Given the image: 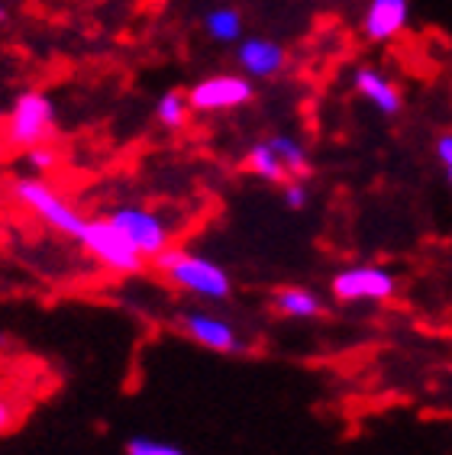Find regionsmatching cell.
<instances>
[{
    "label": "cell",
    "mask_w": 452,
    "mask_h": 455,
    "mask_svg": "<svg viewBox=\"0 0 452 455\" xmlns=\"http://www.w3.org/2000/svg\"><path fill=\"white\" fill-rule=\"evenodd\" d=\"M152 268L165 275V281L172 288L184 291L198 300H207V304H226L233 298V278L223 265H217L207 255L188 252V249H165L162 255L152 259Z\"/></svg>",
    "instance_id": "1"
},
{
    "label": "cell",
    "mask_w": 452,
    "mask_h": 455,
    "mask_svg": "<svg viewBox=\"0 0 452 455\" xmlns=\"http://www.w3.org/2000/svg\"><path fill=\"white\" fill-rule=\"evenodd\" d=\"M10 194H13V201H17L23 211L39 217L49 229H55V233L78 243L87 217L75 211L69 197L55 191L52 184H45L43 178H17V181L10 184Z\"/></svg>",
    "instance_id": "2"
},
{
    "label": "cell",
    "mask_w": 452,
    "mask_h": 455,
    "mask_svg": "<svg viewBox=\"0 0 452 455\" xmlns=\"http://www.w3.org/2000/svg\"><path fill=\"white\" fill-rule=\"evenodd\" d=\"M59 132V114H55L52 97L45 91H23L17 94L7 116V142L17 149L49 146Z\"/></svg>",
    "instance_id": "3"
},
{
    "label": "cell",
    "mask_w": 452,
    "mask_h": 455,
    "mask_svg": "<svg viewBox=\"0 0 452 455\" xmlns=\"http://www.w3.org/2000/svg\"><path fill=\"white\" fill-rule=\"evenodd\" d=\"M78 245L97 265H104L107 272L113 275H140L146 268V259L133 249L130 239L123 236L107 217L87 220L78 236Z\"/></svg>",
    "instance_id": "4"
},
{
    "label": "cell",
    "mask_w": 452,
    "mask_h": 455,
    "mask_svg": "<svg viewBox=\"0 0 452 455\" xmlns=\"http://www.w3.org/2000/svg\"><path fill=\"white\" fill-rule=\"evenodd\" d=\"M339 304H388L398 294V275L388 265H346L330 278Z\"/></svg>",
    "instance_id": "5"
},
{
    "label": "cell",
    "mask_w": 452,
    "mask_h": 455,
    "mask_svg": "<svg viewBox=\"0 0 452 455\" xmlns=\"http://www.w3.org/2000/svg\"><path fill=\"white\" fill-rule=\"evenodd\" d=\"M174 330L191 339L194 346L207 352H217V355H246L249 352V342L243 339V333L236 330L226 316L210 314V310H178L174 314Z\"/></svg>",
    "instance_id": "6"
},
{
    "label": "cell",
    "mask_w": 452,
    "mask_h": 455,
    "mask_svg": "<svg viewBox=\"0 0 452 455\" xmlns=\"http://www.w3.org/2000/svg\"><path fill=\"white\" fill-rule=\"evenodd\" d=\"M191 114H226L255 100V84L236 71H214L184 91Z\"/></svg>",
    "instance_id": "7"
},
{
    "label": "cell",
    "mask_w": 452,
    "mask_h": 455,
    "mask_svg": "<svg viewBox=\"0 0 452 455\" xmlns=\"http://www.w3.org/2000/svg\"><path fill=\"white\" fill-rule=\"evenodd\" d=\"M113 227L120 229L123 236L130 239L133 249L152 262L156 255H162L165 249H172V223H168L162 213L140 207V204H123L117 211L107 213Z\"/></svg>",
    "instance_id": "8"
},
{
    "label": "cell",
    "mask_w": 452,
    "mask_h": 455,
    "mask_svg": "<svg viewBox=\"0 0 452 455\" xmlns=\"http://www.w3.org/2000/svg\"><path fill=\"white\" fill-rule=\"evenodd\" d=\"M236 65L249 81H275L287 68V49L269 36H243L236 43Z\"/></svg>",
    "instance_id": "9"
},
{
    "label": "cell",
    "mask_w": 452,
    "mask_h": 455,
    "mask_svg": "<svg viewBox=\"0 0 452 455\" xmlns=\"http://www.w3.org/2000/svg\"><path fill=\"white\" fill-rule=\"evenodd\" d=\"M352 91L382 116H400V110H404L400 88L382 68H375V65H359L352 71Z\"/></svg>",
    "instance_id": "10"
},
{
    "label": "cell",
    "mask_w": 452,
    "mask_h": 455,
    "mask_svg": "<svg viewBox=\"0 0 452 455\" xmlns=\"http://www.w3.org/2000/svg\"><path fill=\"white\" fill-rule=\"evenodd\" d=\"M410 23V0H368L362 10V36L368 43H391Z\"/></svg>",
    "instance_id": "11"
},
{
    "label": "cell",
    "mask_w": 452,
    "mask_h": 455,
    "mask_svg": "<svg viewBox=\"0 0 452 455\" xmlns=\"http://www.w3.org/2000/svg\"><path fill=\"white\" fill-rule=\"evenodd\" d=\"M271 310L287 320H320L327 314V300L304 284H281L271 291Z\"/></svg>",
    "instance_id": "12"
},
{
    "label": "cell",
    "mask_w": 452,
    "mask_h": 455,
    "mask_svg": "<svg viewBox=\"0 0 452 455\" xmlns=\"http://www.w3.org/2000/svg\"><path fill=\"white\" fill-rule=\"evenodd\" d=\"M269 146L275 149L287 178H301V181L311 178V152H307L304 140H297L295 132H275L269 136Z\"/></svg>",
    "instance_id": "13"
},
{
    "label": "cell",
    "mask_w": 452,
    "mask_h": 455,
    "mask_svg": "<svg viewBox=\"0 0 452 455\" xmlns=\"http://www.w3.org/2000/svg\"><path fill=\"white\" fill-rule=\"evenodd\" d=\"M204 36L217 45H236L246 33V20L236 7H214L204 13Z\"/></svg>",
    "instance_id": "14"
},
{
    "label": "cell",
    "mask_w": 452,
    "mask_h": 455,
    "mask_svg": "<svg viewBox=\"0 0 452 455\" xmlns=\"http://www.w3.org/2000/svg\"><path fill=\"white\" fill-rule=\"evenodd\" d=\"M246 168H249V175L259 178V181H265V184H285L287 181L285 168H281L278 156H275V149L269 146V140L255 142L253 149L246 152Z\"/></svg>",
    "instance_id": "15"
},
{
    "label": "cell",
    "mask_w": 452,
    "mask_h": 455,
    "mask_svg": "<svg viewBox=\"0 0 452 455\" xmlns=\"http://www.w3.org/2000/svg\"><path fill=\"white\" fill-rule=\"evenodd\" d=\"M188 116H191V107H188V97L184 91H165V94H158L156 100V123L162 130H184L188 126Z\"/></svg>",
    "instance_id": "16"
},
{
    "label": "cell",
    "mask_w": 452,
    "mask_h": 455,
    "mask_svg": "<svg viewBox=\"0 0 452 455\" xmlns=\"http://www.w3.org/2000/svg\"><path fill=\"white\" fill-rule=\"evenodd\" d=\"M123 455H188V452L182 446H174V443H165V439L130 436L126 446H123Z\"/></svg>",
    "instance_id": "17"
},
{
    "label": "cell",
    "mask_w": 452,
    "mask_h": 455,
    "mask_svg": "<svg viewBox=\"0 0 452 455\" xmlns=\"http://www.w3.org/2000/svg\"><path fill=\"white\" fill-rule=\"evenodd\" d=\"M281 188V204H285L291 213H301L307 211V204H311V191H307V181H301V178H287L285 184H278Z\"/></svg>",
    "instance_id": "18"
},
{
    "label": "cell",
    "mask_w": 452,
    "mask_h": 455,
    "mask_svg": "<svg viewBox=\"0 0 452 455\" xmlns=\"http://www.w3.org/2000/svg\"><path fill=\"white\" fill-rule=\"evenodd\" d=\"M27 162L36 175H49L59 168V152L52 146H33V149H27Z\"/></svg>",
    "instance_id": "19"
},
{
    "label": "cell",
    "mask_w": 452,
    "mask_h": 455,
    "mask_svg": "<svg viewBox=\"0 0 452 455\" xmlns=\"http://www.w3.org/2000/svg\"><path fill=\"white\" fill-rule=\"evenodd\" d=\"M433 156H436V165H440V172H443L446 184L452 188V130H443L433 140Z\"/></svg>",
    "instance_id": "20"
},
{
    "label": "cell",
    "mask_w": 452,
    "mask_h": 455,
    "mask_svg": "<svg viewBox=\"0 0 452 455\" xmlns=\"http://www.w3.org/2000/svg\"><path fill=\"white\" fill-rule=\"evenodd\" d=\"M20 417H23L20 403L13 401V397L0 395V436H4V433H10V429H17Z\"/></svg>",
    "instance_id": "21"
},
{
    "label": "cell",
    "mask_w": 452,
    "mask_h": 455,
    "mask_svg": "<svg viewBox=\"0 0 452 455\" xmlns=\"http://www.w3.org/2000/svg\"><path fill=\"white\" fill-rule=\"evenodd\" d=\"M10 20V10H7V4H4V0H0V27H4V23H7Z\"/></svg>",
    "instance_id": "22"
}]
</instances>
